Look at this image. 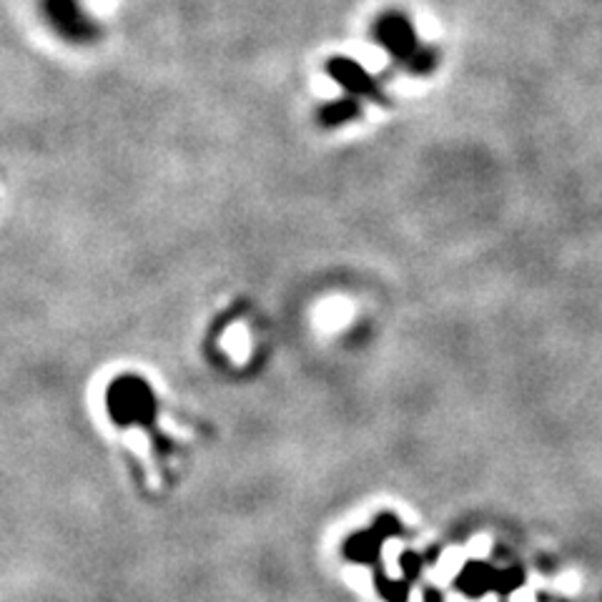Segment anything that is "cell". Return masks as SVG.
Masks as SVG:
<instances>
[]
</instances>
